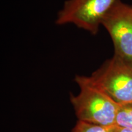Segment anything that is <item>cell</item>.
<instances>
[{
	"label": "cell",
	"mask_w": 132,
	"mask_h": 132,
	"mask_svg": "<svg viewBox=\"0 0 132 132\" xmlns=\"http://www.w3.org/2000/svg\"><path fill=\"white\" fill-rule=\"evenodd\" d=\"M114 126H103L78 120L71 132H113Z\"/></svg>",
	"instance_id": "8992f818"
},
{
	"label": "cell",
	"mask_w": 132,
	"mask_h": 132,
	"mask_svg": "<svg viewBox=\"0 0 132 132\" xmlns=\"http://www.w3.org/2000/svg\"><path fill=\"white\" fill-rule=\"evenodd\" d=\"M102 25L111 36L114 55L132 63V6L118 0L104 16Z\"/></svg>",
	"instance_id": "277c9868"
},
{
	"label": "cell",
	"mask_w": 132,
	"mask_h": 132,
	"mask_svg": "<svg viewBox=\"0 0 132 132\" xmlns=\"http://www.w3.org/2000/svg\"><path fill=\"white\" fill-rule=\"evenodd\" d=\"M113 132H132V130L128 129V128H121L114 125L113 128Z\"/></svg>",
	"instance_id": "52a82bcc"
},
{
	"label": "cell",
	"mask_w": 132,
	"mask_h": 132,
	"mask_svg": "<svg viewBox=\"0 0 132 132\" xmlns=\"http://www.w3.org/2000/svg\"><path fill=\"white\" fill-rule=\"evenodd\" d=\"M116 125L132 130V103L120 105L116 119Z\"/></svg>",
	"instance_id": "5b68a950"
},
{
	"label": "cell",
	"mask_w": 132,
	"mask_h": 132,
	"mask_svg": "<svg viewBox=\"0 0 132 132\" xmlns=\"http://www.w3.org/2000/svg\"><path fill=\"white\" fill-rule=\"evenodd\" d=\"M89 77L119 105L132 103L131 62L114 55Z\"/></svg>",
	"instance_id": "7a4b0ae2"
},
{
	"label": "cell",
	"mask_w": 132,
	"mask_h": 132,
	"mask_svg": "<svg viewBox=\"0 0 132 132\" xmlns=\"http://www.w3.org/2000/svg\"><path fill=\"white\" fill-rule=\"evenodd\" d=\"M118 0H67L56 20L59 25L73 24L95 35L106 13Z\"/></svg>",
	"instance_id": "3957f363"
},
{
	"label": "cell",
	"mask_w": 132,
	"mask_h": 132,
	"mask_svg": "<svg viewBox=\"0 0 132 132\" xmlns=\"http://www.w3.org/2000/svg\"><path fill=\"white\" fill-rule=\"evenodd\" d=\"M80 92L70 94V102L78 120L103 126L116 125L120 105L98 88L89 77L77 75Z\"/></svg>",
	"instance_id": "6da1fadb"
}]
</instances>
